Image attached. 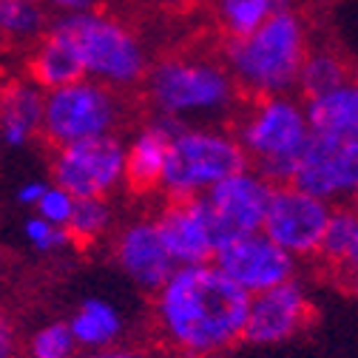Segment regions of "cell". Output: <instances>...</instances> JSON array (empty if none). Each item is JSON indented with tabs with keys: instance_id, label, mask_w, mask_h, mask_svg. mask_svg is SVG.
<instances>
[{
	"instance_id": "32",
	"label": "cell",
	"mask_w": 358,
	"mask_h": 358,
	"mask_svg": "<svg viewBox=\"0 0 358 358\" xmlns=\"http://www.w3.org/2000/svg\"><path fill=\"white\" fill-rule=\"evenodd\" d=\"M338 273H341L344 285H350L352 279H358V231H355V239H352V245H350V250H347V259H344L341 267H338Z\"/></svg>"
},
{
	"instance_id": "9",
	"label": "cell",
	"mask_w": 358,
	"mask_h": 358,
	"mask_svg": "<svg viewBox=\"0 0 358 358\" xmlns=\"http://www.w3.org/2000/svg\"><path fill=\"white\" fill-rule=\"evenodd\" d=\"M293 188L316 196L322 202H336L344 196H355L358 188V143H347L338 137L313 134L299 154L290 182Z\"/></svg>"
},
{
	"instance_id": "21",
	"label": "cell",
	"mask_w": 358,
	"mask_h": 358,
	"mask_svg": "<svg viewBox=\"0 0 358 358\" xmlns=\"http://www.w3.org/2000/svg\"><path fill=\"white\" fill-rule=\"evenodd\" d=\"M69 330L74 336L77 350H103L114 347V341L122 336V316L120 310L106 299H85L69 319Z\"/></svg>"
},
{
	"instance_id": "13",
	"label": "cell",
	"mask_w": 358,
	"mask_h": 358,
	"mask_svg": "<svg viewBox=\"0 0 358 358\" xmlns=\"http://www.w3.org/2000/svg\"><path fill=\"white\" fill-rule=\"evenodd\" d=\"M310 322V301L304 287L290 279L271 290L250 296L242 338L250 344H279L293 338Z\"/></svg>"
},
{
	"instance_id": "8",
	"label": "cell",
	"mask_w": 358,
	"mask_h": 358,
	"mask_svg": "<svg viewBox=\"0 0 358 358\" xmlns=\"http://www.w3.org/2000/svg\"><path fill=\"white\" fill-rule=\"evenodd\" d=\"M55 185L74 199H106L125 179V145L114 134L55 148Z\"/></svg>"
},
{
	"instance_id": "27",
	"label": "cell",
	"mask_w": 358,
	"mask_h": 358,
	"mask_svg": "<svg viewBox=\"0 0 358 358\" xmlns=\"http://www.w3.org/2000/svg\"><path fill=\"white\" fill-rule=\"evenodd\" d=\"M23 239L37 253H57V250H66L71 245L66 228H57V225H52V222L40 219L34 213L23 222Z\"/></svg>"
},
{
	"instance_id": "2",
	"label": "cell",
	"mask_w": 358,
	"mask_h": 358,
	"mask_svg": "<svg viewBox=\"0 0 358 358\" xmlns=\"http://www.w3.org/2000/svg\"><path fill=\"white\" fill-rule=\"evenodd\" d=\"M310 46L307 17L299 9H287L245 37L225 40L222 63L242 97H276L296 88Z\"/></svg>"
},
{
	"instance_id": "33",
	"label": "cell",
	"mask_w": 358,
	"mask_h": 358,
	"mask_svg": "<svg viewBox=\"0 0 358 358\" xmlns=\"http://www.w3.org/2000/svg\"><path fill=\"white\" fill-rule=\"evenodd\" d=\"M74 358H145V355L128 347H103V350H85L83 355H74Z\"/></svg>"
},
{
	"instance_id": "29",
	"label": "cell",
	"mask_w": 358,
	"mask_h": 358,
	"mask_svg": "<svg viewBox=\"0 0 358 358\" xmlns=\"http://www.w3.org/2000/svg\"><path fill=\"white\" fill-rule=\"evenodd\" d=\"M20 355V338H17V327L9 316L0 313V358H17Z\"/></svg>"
},
{
	"instance_id": "26",
	"label": "cell",
	"mask_w": 358,
	"mask_h": 358,
	"mask_svg": "<svg viewBox=\"0 0 358 358\" xmlns=\"http://www.w3.org/2000/svg\"><path fill=\"white\" fill-rule=\"evenodd\" d=\"M77 344L69 330V322H49L31 333L29 358H74Z\"/></svg>"
},
{
	"instance_id": "36",
	"label": "cell",
	"mask_w": 358,
	"mask_h": 358,
	"mask_svg": "<svg viewBox=\"0 0 358 358\" xmlns=\"http://www.w3.org/2000/svg\"><path fill=\"white\" fill-rule=\"evenodd\" d=\"M316 3H333V0H316Z\"/></svg>"
},
{
	"instance_id": "18",
	"label": "cell",
	"mask_w": 358,
	"mask_h": 358,
	"mask_svg": "<svg viewBox=\"0 0 358 358\" xmlns=\"http://www.w3.org/2000/svg\"><path fill=\"white\" fill-rule=\"evenodd\" d=\"M304 117L313 134L358 143V74H352L336 92L307 100Z\"/></svg>"
},
{
	"instance_id": "15",
	"label": "cell",
	"mask_w": 358,
	"mask_h": 358,
	"mask_svg": "<svg viewBox=\"0 0 358 358\" xmlns=\"http://www.w3.org/2000/svg\"><path fill=\"white\" fill-rule=\"evenodd\" d=\"M114 256H117V264L122 267V273L137 287L151 293H157L165 285V279L176 271L171 253L165 250L157 234V225L145 219L131 222L128 228H122L114 245Z\"/></svg>"
},
{
	"instance_id": "16",
	"label": "cell",
	"mask_w": 358,
	"mask_h": 358,
	"mask_svg": "<svg viewBox=\"0 0 358 358\" xmlns=\"http://www.w3.org/2000/svg\"><path fill=\"white\" fill-rule=\"evenodd\" d=\"M182 125L185 122L154 114V120L148 125H143L137 134H134V140L125 145V179H122L131 191L148 194V191L159 188L168 143Z\"/></svg>"
},
{
	"instance_id": "34",
	"label": "cell",
	"mask_w": 358,
	"mask_h": 358,
	"mask_svg": "<svg viewBox=\"0 0 358 358\" xmlns=\"http://www.w3.org/2000/svg\"><path fill=\"white\" fill-rule=\"evenodd\" d=\"M151 3L159 6V9H165V12H185L194 3H199V0H151Z\"/></svg>"
},
{
	"instance_id": "19",
	"label": "cell",
	"mask_w": 358,
	"mask_h": 358,
	"mask_svg": "<svg viewBox=\"0 0 358 358\" xmlns=\"http://www.w3.org/2000/svg\"><path fill=\"white\" fill-rule=\"evenodd\" d=\"M26 77L37 88H43V92H52V88L83 80V69H80L77 57L71 55V49L66 46V43L57 34L46 31L29 52Z\"/></svg>"
},
{
	"instance_id": "35",
	"label": "cell",
	"mask_w": 358,
	"mask_h": 358,
	"mask_svg": "<svg viewBox=\"0 0 358 358\" xmlns=\"http://www.w3.org/2000/svg\"><path fill=\"white\" fill-rule=\"evenodd\" d=\"M350 287H352V290L358 293V279H352V282H350Z\"/></svg>"
},
{
	"instance_id": "14",
	"label": "cell",
	"mask_w": 358,
	"mask_h": 358,
	"mask_svg": "<svg viewBox=\"0 0 358 358\" xmlns=\"http://www.w3.org/2000/svg\"><path fill=\"white\" fill-rule=\"evenodd\" d=\"M154 225L176 267L208 264L213 259L216 239L202 194L191 199H171L154 219Z\"/></svg>"
},
{
	"instance_id": "28",
	"label": "cell",
	"mask_w": 358,
	"mask_h": 358,
	"mask_svg": "<svg viewBox=\"0 0 358 358\" xmlns=\"http://www.w3.org/2000/svg\"><path fill=\"white\" fill-rule=\"evenodd\" d=\"M71 208H74V196L66 194L63 188H57L55 182H49L46 191H43V196L34 205V216L52 222V225H57V228H66V222L71 216Z\"/></svg>"
},
{
	"instance_id": "10",
	"label": "cell",
	"mask_w": 358,
	"mask_h": 358,
	"mask_svg": "<svg viewBox=\"0 0 358 358\" xmlns=\"http://www.w3.org/2000/svg\"><path fill=\"white\" fill-rule=\"evenodd\" d=\"M330 210L333 208L327 202L293 185H273L262 219V234L293 259L316 256Z\"/></svg>"
},
{
	"instance_id": "12",
	"label": "cell",
	"mask_w": 358,
	"mask_h": 358,
	"mask_svg": "<svg viewBox=\"0 0 358 358\" xmlns=\"http://www.w3.org/2000/svg\"><path fill=\"white\" fill-rule=\"evenodd\" d=\"M210 264L248 296L296 279V259L285 253L279 245H273L262 231L236 236L216 248Z\"/></svg>"
},
{
	"instance_id": "23",
	"label": "cell",
	"mask_w": 358,
	"mask_h": 358,
	"mask_svg": "<svg viewBox=\"0 0 358 358\" xmlns=\"http://www.w3.org/2000/svg\"><path fill=\"white\" fill-rule=\"evenodd\" d=\"M52 29V12L43 0H0V40L37 43Z\"/></svg>"
},
{
	"instance_id": "7",
	"label": "cell",
	"mask_w": 358,
	"mask_h": 358,
	"mask_svg": "<svg viewBox=\"0 0 358 358\" xmlns=\"http://www.w3.org/2000/svg\"><path fill=\"white\" fill-rule=\"evenodd\" d=\"M120 120H122L120 94L97 80L83 77L46 92L40 134L55 148H60L69 143L114 134Z\"/></svg>"
},
{
	"instance_id": "25",
	"label": "cell",
	"mask_w": 358,
	"mask_h": 358,
	"mask_svg": "<svg viewBox=\"0 0 358 358\" xmlns=\"http://www.w3.org/2000/svg\"><path fill=\"white\" fill-rule=\"evenodd\" d=\"M111 205L106 199H74L71 216L66 222V231L71 245H92L111 228Z\"/></svg>"
},
{
	"instance_id": "3",
	"label": "cell",
	"mask_w": 358,
	"mask_h": 358,
	"mask_svg": "<svg viewBox=\"0 0 358 358\" xmlns=\"http://www.w3.org/2000/svg\"><path fill=\"white\" fill-rule=\"evenodd\" d=\"M49 31L71 49L83 77L97 80L114 92L140 85L148 74L151 63L143 37L111 12L88 9L63 15L52 20Z\"/></svg>"
},
{
	"instance_id": "20",
	"label": "cell",
	"mask_w": 358,
	"mask_h": 358,
	"mask_svg": "<svg viewBox=\"0 0 358 358\" xmlns=\"http://www.w3.org/2000/svg\"><path fill=\"white\" fill-rule=\"evenodd\" d=\"M352 74L355 71L347 63V57L336 52L333 46H310L299 69V77H296V92L301 94V103L316 100V97L336 92Z\"/></svg>"
},
{
	"instance_id": "37",
	"label": "cell",
	"mask_w": 358,
	"mask_h": 358,
	"mask_svg": "<svg viewBox=\"0 0 358 358\" xmlns=\"http://www.w3.org/2000/svg\"><path fill=\"white\" fill-rule=\"evenodd\" d=\"M355 205H358V188H355Z\"/></svg>"
},
{
	"instance_id": "24",
	"label": "cell",
	"mask_w": 358,
	"mask_h": 358,
	"mask_svg": "<svg viewBox=\"0 0 358 358\" xmlns=\"http://www.w3.org/2000/svg\"><path fill=\"white\" fill-rule=\"evenodd\" d=\"M355 231H358V205H338L330 210L327 216V225H324V234H322V242H319V250L316 256L327 264V267H341V262L347 259V250L355 239Z\"/></svg>"
},
{
	"instance_id": "6",
	"label": "cell",
	"mask_w": 358,
	"mask_h": 358,
	"mask_svg": "<svg viewBox=\"0 0 358 358\" xmlns=\"http://www.w3.org/2000/svg\"><path fill=\"white\" fill-rule=\"evenodd\" d=\"M248 168L250 159L234 134L182 125L168 143L159 188L168 199H191Z\"/></svg>"
},
{
	"instance_id": "11",
	"label": "cell",
	"mask_w": 358,
	"mask_h": 358,
	"mask_svg": "<svg viewBox=\"0 0 358 358\" xmlns=\"http://www.w3.org/2000/svg\"><path fill=\"white\" fill-rule=\"evenodd\" d=\"M273 185L264 176H259L253 168L234 173L228 179L216 182L210 191L202 194L208 213H210V228L216 248L225 242L262 231V219L267 210Z\"/></svg>"
},
{
	"instance_id": "38",
	"label": "cell",
	"mask_w": 358,
	"mask_h": 358,
	"mask_svg": "<svg viewBox=\"0 0 358 358\" xmlns=\"http://www.w3.org/2000/svg\"><path fill=\"white\" fill-rule=\"evenodd\" d=\"M17 358H23V355H17ZM26 358H29V355H26Z\"/></svg>"
},
{
	"instance_id": "17",
	"label": "cell",
	"mask_w": 358,
	"mask_h": 358,
	"mask_svg": "<svg viewBox=\"0 0 358 358\" xmlns=\"http://www.w3.org/2000/svg\"><path fill=\"white\" fill-rule=\"evenodd\" d=\"M43 97L29 77L0 83V145L23 148L29 145L43 125Z\"/></svg>"
},
{
	"instance_id": "22",
	"label": "cell",
	"mask_w": 358,
	"mask_h": 358,
	"mask_svg": "<svg viewBox=\"0 0 358 358\" xmlns=\"http://www.w3.org/2000/svg\"><path fill=\"white\" fill-rule=\"evenodd\" d=\"M210 17L225 40L245 37L279 12L296 9V0H208Z\"/></svg>"
},
{
	"instance_id": "5",
	"label": "cell",
	"mask_w": 358,
	"mask_h": 358,
	"mask_svg": "<svg viewBox=\"0 0 358 358\" xmlns=\"http://www.w3.org/2000/svg\"><path fill=\"white\" fill-rule=\"evenodd\" d=\"M236 143L271 185H287L310 140L304 103L290 94L253 97L236 122Z\"/></svg>"
},
{
	"instance_id": "1",
	"label": "cell",
	"mask_w": 358,
	"mask_h": 358,
	"mask_svg": "<svg viewBox=\"0 0 358 358\" xmlns=\"http://www.w3.org/2000/svg\"><path fill=\"white\" fill-rule=\"evenodd\" d=\"M250 296L208 264H185L157 290L162 338L188 358H205L242 341Z\"/></svg>"
},
{
	"instance_id": "31",
	"label": "cell",
	"mask_w": 358,
	"mask_h": 358,
	"mask_svg": "<svg viewBox=\"0 0 358 358\" xmlns=\"http://www.w3.org/2000/svg\"><path fill=\"white\" fill-rule=\"evenodd\" d=\"M46 185H49V182H43V179H26L23 185H17L15 199H17L20 205H26V208H34L37 199L43 196V191H46Z\"/></svg>"
},
{
	"instance_id": "4",
	"label": "cell",
	"mask_w": 358,
	"mask_h": 358,
	"mask_svg": "<svg viewBox=\"0 0 358 358\" xmlns=\"http://www.w3.org/2000/svg\"><path fill=\"white\" fill-rule=\"evenodd\" d=\"M145 94L157 117L182 122L188 117H219L234 111L239 88L225 63L205 55H171L148 66Z\"/></svg>"
},
{
	"instance_id": "30",
	"label": "cell",
	"mask_w": 358,
	"mask_h": 358,
	"mask_svg": "<svg viewBox=\"0 0 358 358\" xmlns=\"http://www.w3.org/2000/svg\"><path fill=\"white\" fill-rule=\"evenodd\" d=\"M52 15L63 17V15H77V12H88V9H97V0H43Z\"/></svg>"
}]
</instances>
